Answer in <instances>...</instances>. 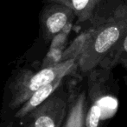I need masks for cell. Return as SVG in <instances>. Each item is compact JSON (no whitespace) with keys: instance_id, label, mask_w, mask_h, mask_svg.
<instances>
[{"instance_id":"1","label":"cell","mask_w":127,"mask_h":127,"mask_svg":"<svg viewBox=\"0 0 127 127\" xmlns=\"http://www.w3.org/2000/svg\"><path fill=\"white\" fill-rule=\"evenodd\" d=\"M111 70L96 67L87 76V109L85 127H102L115 114L118 99L112 90Z\"/></svg>"},{"instance_id":"2","label":"cell","mask_w":127,"mask_h":127,"mask_svg":"<svg viewBox=\"0 0 127 127\" xmlns=\"http://www.w3.org/2000/svg\"><path fill=\"white\" fill-rule=\"evenodd\" d=\"M77 71L75 59H67L51 66L43 67L36 72L23 70L15 77L10 85L11 110L20 108L30 96L39 88L57 79H64Z\"/></svg>"},{"instance_id":"3","label":"cell","mask_w":127,"mask_h":127,"mask_svg":"<svg viewBox=\"0 0 127 127\" xmlns=\"http://www.w3.org/2000/svg\"><path fill=\"white\" fill-rule=\"evenodd\" d=\"M68 105L66 92L55 91L48 99L28 114L30 122L25 127H61Z\"/></svg>"},{"instance_id":"4","label":"cell","mask_w":127,"mask_h":127,"mask_svg":"<svg viewBox=\"0 0 127 127\" xmlns=\"http://www.w3.org/2000/svg\"><path fill=\"white\" fill-rule=\"evenodd\" d=\"M40 12V27L42 38L50 43L53 37L61 32L75 18L74 12L67 6L57 2L45 1Z\"/></svg>"},{"instance_id":"5","label":"cell","mask_w":127,"mask_h":127,"mask_svg":"<svg viewBox=\"0 0 127 127\" xmlns=\"http://www.w3.org/2000/svg\"><path fill=\"white\" fill-rule=\"evenodd\" d=\"M87 98L85 91L80 92L72 98L67 111L64 124L61 127H85Z\"/></svg>"},{"instance_id":"6","label":"cell","mask_w":127,"mask_h":127,"mask_svg":"<svg viewBox=\"0 0 127 127\" xmlns=\"http://www.w3.org/2000/svg\"><path fill=\"white\" fill-rule=\"evenodd\" d=\"M63 79H57L44 86L39 88L37 91H35L31 96L29 98L25 103L18 108V111L16 112L15 117L17 119H23V118L28 116L30 112H31L34 109H35L37 106L42 104L46 99L50 97L59 87L61 86Z\"/></svg>"},{"instance_id":"7","label":"cell","mask_w":127,"mask_h":127,"mask_svg":"<svg viewBox=\"0 0 127 127\" xmlns=\"http://www.w3.org/2000/svg\"><path fill=\"white\" fill-rule=\"evenodd\" d=\"M57 2L67 6L74 12L80 23L91 21L96 16L97 8L101 0H44Z\"/></svg>"},{"instance_id":"8","label":"cell","mask_w":127,"mask_h":127,"mask_svg":"<svg viewBox=\"0 0 127 127\" xmlns=\"http://www.w3.org/2000/svg\"><path fill=\"white\" fill-rule=\"evenodd\" d=\"M121 65H122L123 67H124L125 69L126 70V71H127V61H126V62H125V63H123L122 64H121Z\"/></svg>"}]
</instances>
